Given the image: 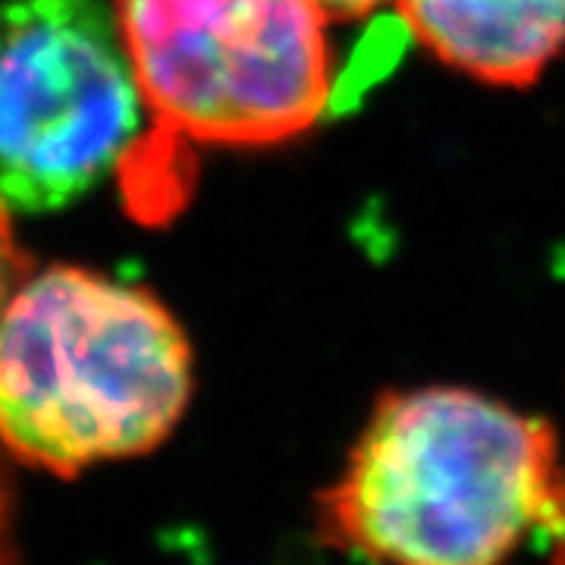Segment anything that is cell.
<instances>
[{
    "label": "cell",
    "mask_w": 565,
    "mask_h": 565,
    "mask_svg": "<svg viewBox=\"0 0 565 565\" xmlns=\"http://www.w3.org/2000/svg\"><path fill=\"white\" fill-rule=\"evenodd\" d=\"M327 20H359L374 13L377 7H384L390 0H315Z\"/></svg>",
    "instance_id": "52a82bcc"
},
{
    "label": "cell",
    "mask_w": 565,
    "mask_h": 565,
    "mask_svg": "<svg viewBox=\"0 0 565 565\" xmlns=\"http://www.w3.org/2000/svg\"><path fill=\"white\" fill-rule=\"evenodd\" d=\"M405 25L446 66L522 88L565 54V0H396Z\"/></svg>",
    "instance_id": "5b68a950"
},
{
    "label": "cell",
    "mask_w": 565,
    "mask_h": 565,
    "mask_svg": "<svg viewBox=\"0 0 565 565\" xmlns=\"http://www.w3.org/2000/svg\"><path fill=\"white\" fill-rule=\"evenodd\" d=\"M154 120V161L170 185V145H274L330 107L327 17L315 0H110Z\"/></svg>",
    "instance_id": "3957f363"
},
{
    "label": "cell",
    "mask_w": 565,
    "mask_h": 565,
    "mask_svg": "<svg viewBox=\"0 0 565 565\" xmlns=\"http://www.w3.org/2000/svg\"><path fill=\"white\" fill-rule=\"evenodd\" d=\"M550 546H553V565H565V490H563V503H559V515L550 527Z\"/></svg>",
    "instance_id": "ba28073f"
},
{
    "label": "cell",
    "mask_w": 565,
    "mask_h": 565,
    "mask_svg": "<svg viewBox=\"0 0 565 565\" xmlns=\"http://www.w3.org/2000/svg\"><path fill=\"white\" fill-rule=\"evenodd\" d=\"M25 270H29V262H25V255L13 239V230H10V221H7V207L0 204V308L13 296V289L25 277Z\"/></svg>",
    "instance_id": "8992f818"
},
{
    "label": "cell",
    "mask_w": 565,
    "mask_h": 565,
    "mask_svg": "<svg viewBox=\"0 0 565 565\" xmlns=\"http://www.w3.org/2000/svg\"><path fill=\"white\" fill-rule=\"evenodd\" d=\"M192 393V355L148 292L51 267L0 308V440L57 475L158 446Z\"/></svg>",
    "instance_id": "7a4b0ae2"
},
{
    "label": "cell",
    "mask_w": 565,
    "mask_h": 565,
    "mask_svg": "<svg viewBox=\"0 0 565 565\" xmlns=\"http://www.w3.org/2000/svg\"><path fill=\"white\" fill-rule=\"evenodd\" d=\"M145 102L110 0H0V204L51 211L139 148Z\"/></svg>",
    "instance_id": "277c9868"
},
{
    "label": "cell",
    "mask_w": 565,
    "mask_h": 565,
    "mask_svg": "<svg viewBox=\"0 0 565 565\" xmlns=\"http://www.w3.org/2000/svg\"><path fill=\"white\" fill-rule=\"evenodd\" d=\"M7 527H10V505H7V490L0 481V563L7 559Z\"/></svg>",
    "instance_id": "9c48e42d"
},
{
    "label": "cell",
    "mask_w": 565,
    "mask_h": 565,
    "mask_svg": "<svg viewBox=\"0 0 565 565\" xmlns=\"http://www.w3.org/2000/svg\"><path fill=\"white\" fill-rule=\"evenodd\" d=\"M563 490L546 418L468 386L386 390L318 493V534L371 565H505Z\"/></svg>",
    "instance_id": "6da1fadb"
}]
</instances>
